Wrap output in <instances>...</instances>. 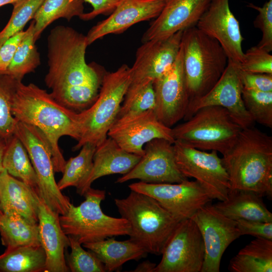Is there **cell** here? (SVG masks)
<instances>
[{"instance_id": "1", "label": "cell", "mask_w": 272, "mask_h": 272, "mask_svg": "<svg viewBox=\"0 0 272 272\" xmlns=\"http://www.w3.org/2000/svg\"><path fill=\"white\" fill-rule=\"evenodd\" d=\"M11 110L15 119L38 129L51 148L55 173H62L66 161L58 141L69 136L78 141L80 138L78 113L57 102L44 89L13 78Z\"/></svg>"}, {"instance_id": "2", "label": "cell", "mask_w": 272, "mask_h": 272, "mask_svg": "<svg viewBox=\"0 0 272 272\" xmlns=\"http://www.w3.org/2000/svg\"><path fill=\"white\" fill-rule=\"evenodd\" d=\"M88 46L86 36L69 26H56L48 35L45 82L60 104L81 90L102 84L104 75L86 62Z\"/></svg>"}, {"instance_id": "3", "label": "cell", "mask_w": 272, "mask_h": 272, "mask_svg": "<svg viewBox=\"0 0 272 272\" xmlns=\"http://www.w3.org/2000/svg\"><path fill=\"white\" fill-rule=\"evenodd\" d=\"M222 158L230 189L272 197V137L253 126L242 129Z\"/></svg>"}, {"instance_id": "4", "label": "cell", "mask_w": 272, "mask_h": 272, "mask_svg": "<svg viewBox=\"0 0 272 272\" xmlns=\"http://www.w3.org/2000/svg\"><path fill=\"white\" fill-rule=\"evenodd\" d=\"M114 202L129 224V239L147 253L161 254L179 221L155 198L135 191Z\"/></svg>"}, {"instance_id": "5", "label": "cell", "mask_w": 272, "mask_h": 272, "mask_svg": "<svg viewBox=\"0 0 272 272\" xmlns=\"http://www.w3.org/2000/svg\"><path fill=\"white\" fill-rule=\"evenodd\" d=\"M181 47L189 103L213 87L224 72L228 58L220 44L196 26L183 31Z\"/></svg>"}, {"instance_id": "6", "label": "cell", "mask_w": 272, "mask_h": 272, "mask_svg": "<svg viewBox=\"0 0 272 272\" xmlns=\"http://www.w3.org/2000/svg\"><path fill=\"white\" fill-rule=\"evenodd\" d=\"M131 82L130 67L126 64L104 75L95 102L78 113L80 138L73 151L78 150L86 143L97 147L108 137Z\"/></svg>"}, {"instance_id": "7", "label": "cell", "mask_w": 272, "mask_h": 272, "mask_svg": "<svg viewBox=\"0 0 272 272\" xmlns=\"http://www.w3.org/2000/svg\"><path fill=\"white\" fill-rule=\"evenodd\" d=\"M242 129L225 108L218 106L202 107L184 123L172 128L175 141L222 155L233 146Z\"/></svg>"}, {"instance_id": "8", "label": "cell", "mask_w": 272, "mask_h": 272, "mask_svg": "<svg viewBox=\"0 0 272 272\" xmlns=\"http://www.w3.org/2000/svg\"><path fill=\"white\" fill-rule=\"evenodd\" d=\"M84 196L85 200L80 205L75 206L71 203L67 212L59 216L65 235L82 245L129 235L130 226L126 220L112 217L103 212L101 202L105 199V190L90 187Z\"/></svg>"}, {"instance_id": "9", "label": "cell", "mask_w": 272, "mask_h": 272, "mask_svg": "<svg viewBox=\"0 0 272 272\" xmlns=\"http://www.w3.org/2000/svg\"><path fill=\"white\" fill-rule=\"evenodd\" d=\"M14 134L28 152L37 176L39 197L59 215L65 214L72 203L55 181L52 152L47 139L37 128L18 121Z\"/></svg>"}, {"instance_id": "10", "label": "cell", "mask_w": 272, "mask_h": 272, "mask_svg": "<svg viewBox=\"0 0 272 272\" xmlns=\"http://www.w3.org/2000/svg\"><path fill=\"white\" fill-rule=\"evenodd\" d=\"M173 147L176 165L184 176L194 178L213 199L223 201L227 198L229 178L217 151L208 153L178 141H175Z\"/></svg>"}, {"instance_id": "11", "label": "cell", "mask_w": 272, "mask_h": 272, "mask_svg": "<svg viewBox=\"0 0 272 272\" xmlns=\"http://www.w3.org/2000/svg\"><path fill=\"white\" fill-rule=\"evenodd\" d=\"M154 272H200L205 246L198 228L191 219L179 222L167 242Z\"/></svg>"}, {"instance_id": "12", "label": "cell", "mask_w": 272, "mask_h": 272, "mask_svg": "<svg viewBox=\"0 0 272 272\" xmlns=\"http://www.w3.org/2000/svg\"><path fill=\"white\" fill-rule=\"evenodd\" d=\"M128 187L153 197L179 221L191 218L213 199L196 180L175 183L140 181L129 184Z\"/></svg>"}, {"instance_id": "13", "label": "cell", "mask_w": 272, "mask_h": 272, "mask_svg": "<svg viewBox=\"0 0 272 272\" xmlns=\"http://www.w3.org/2000/svg\"><path fill=\"white\" fill-rule=\"evenodd\" d=\"M242 89L237 63L228 59L224 72L213 87L189 103L184 119H188L202 107L218 106L225 108L242 129L252 126L254 121L245 107Z\"/></svg>"}, {"instance_id": "14", "label": "cell", "mask_w": 272, "mask_h": 272, "mask_svg": "<svg viewBox=\"0 0 272 272\" xmlns=\"http://www.w3.org/2000/svg\"><path fill=\"white\" fill-rule=\"evenodd\" d=\"M191 219L198 228L205 246L200 272H219L225 251L241 236L236 221L225 217L210 203L199 209Z\"/></svg>"}, {"instance_id": "15", "label": "cell", "mask_w": 272, "mask_h": 272, "mask_svg": "<svg viewBox=\"0 0 272 272\" xmlns=\"http://www.w3.org/2000/svg\"><path fill=\"white\" fill-rule=\"evenodd\" d=\"M144 150L137 165L118 178L116 183L139 179L150 183H175L188 180L176 165L173 143L164 139H155L146 143Z\"/></svg>"}, {"instance_id": "16", "label": "cell", "mask_w": 272, "mask_h": 272, "mask_svg": "<svg viewBox=\"0 0 272 272\" xmlns=\"http://www.w3.org/2000/svg\"><path fill=\"white\" fill-rule=\"evenodd\" d=\"M154 112L158 119L171 127L184 118L189 102L180 48L172 65L154 83Z\"/></svg>"}, {"instance_id": "17", "label": "cell", "mask_w": 272, "mask_h": 272, "mask_svg": "<svg viewBox=\"0 0 272 272\" xmlns=\"http://www.w3.org/2000/svg\"><path fill=\"white\" fill-rule=\"evenodd\" d=\"M107 135L126 152L141 156L144 153V145L153 139L175 142L172 128L160 121L153 110L116 120Z\"/></svg>"}, {"instance_id": "18", "label": "cell", "mask_w": 272, "mask_h": 272, "mask_svg": "<svg viewBox=\"0 0 272 272\" xmlns=\"http://www.w3.org/2000/svg\"><path fill=\"white\" fill-rule=\"evenodd\" d=\"M229 3L230 0H212L195 26L220 44L228 59L239 63L244 53L242 48L243 37Z\"/></svg>"}, {"instance_id": "19", "label": "cell", "mask_w": 272, "mask_h": 272, "mask_svg": "<svg viewBox=\"0 0 272 272\" xmlns=\"http://www.w3.org/2000/svg\"><path fill=\"white\" fill-rule=\"evenodd\" d=\"M183 31L165 38L143 42L131 67L130 85L154 82L174 63L180 50Z\"/></svg>"}, {"instance_id": "20", "label": "cell", "mask_w": 272, "mask_h": 272, "mask_svg": "<svg viewBox=\"0 0 272 272\" xmlns=\"http://www.w3.org/2000/svg\"><path fill=\"white\" fill-rule=\"evenodd\" d=\"M212 0H165L164 6L144 33L142 42L168 37L195 26Z\"/></svg>"}, {"instance_id": "21", "label": "cell", "mask_w": 272, "mask_h": 272, "mask_svg": "<svg viewBox=\"0 0 272 272\" xmlns=\"http://www.w3.org/2000/svg\"><path fill=\"white\" fill-rule=\"evenodd\" d=\"M164 4L165 0H121L107 18L89 31L86 35L88 45L106 35L122 33L137 23L156 18Z\"/></svg>"}, {"instance_id": "22", "label": "cell", "mask_w": 272, "mask_h": 272, "mask_svg": "<svg viewBox=\"0 0 272 272\" xmlns=\"http://www.w3.org/2000/svg\"><path fill=\"white\" fill-rule=\"evenodd\" d=\"M59 216L39 198L38 225L40 245L46 255L44 271H70L64 255L70 241L61 228Z\"/></svg>"}, {"instance_id": "23", "label": "cell", "mask_w": 272, "mask_h": 272, "mask_svg": "<svg viewBox=\"0 0 272 272\" xmlns=\"http://www.w3.org/2000/svg\"><path fill=\"white\" fill-rule=\"evenodd\" d=\"M141 156L126 152L111 138L107 137L96 147L93 157V165L87 179L77 189V192L84 195L97 179L106 175L129 172L139 162Z\"/></svg>"}, {"instance_id": "24", "label": "cell", "mask_w": 272, "mask_h": 272, "mask_svg": "<svg viewBox=\"0 0 272 272\" xmlns=\"http://www.w3.org/2000/svg\"><path fill=\"white\" fill-rule=\"evenodd\" d=\"M39 198L30 186L5 169L0 174V209L3 213H16L38 224Z\"/></svg>"}, {"instance_id": "25", "label": "cell", "mask_w": 272, "mask_h": 272, "mask_svg": "<svg viewBox=\"0 0 272 272\" xmlns=\"http://www.w3.org/2000/svg\"><path fill=\"white\" fill-rule=\"evenodd\" d=\"M262 197L250 191L230 189L225 200L213 206L220 213L232 220L272 222V214L263 202Z\"/></svg>"}, {"instance_id": "26", "label": "cell", "mask_w": 272, "mask_h": 272, "mask_svg": "<svg viewBox=\"0 0 272 272\" xmlns=\"http://www.w3.org/2000/svg\"><path fill=\"white\" fill-rule=\"evenodd\" d=\"M83 247L94 253L104 265L106 271L117 270L125 262L146 256V250L130 239L118 241L113 237L85 243Z\"/></svg>"}, {"instance_id": "27", "label": "cell", "mask_w": 272, "mask_h": 272, "mask_svg": "<svg viewBox=\"0 0 272 272\" xmlns=\"http://www.w3.org/2000/svg\"><path fill=\"white\" fill-rule=\"evenodd\" d=\"M232 272H271L272 240L256 238L230 260Z\"/></svg>"}, {"instance_id": "28", "label": "cell", "mask_w": 272, "mask_h": 272, "mask_svg": "<svg viewBox=\"0 0 272 272\" xmlns=\"http://www.w3.org/2000/svg\"><path fill=\"white\" fill-rule=\"evenodd\" d=\"M0 235L2 244L7 248L40 245L38 224L16 213L0 215Z\"/></svg>"}, {"instance_id": "29", "label": "cell", "mask_w": 272, "mask_h": 272, "mask_svg": "<svg viewBox=\"0 0 272 272\" xmlns=\"http://www.w3.org/2000/svg\"><path fill=\"white\" fill-rule=\"evenodd\" d=\"M46 255L41 245L7 248L0 255V272L44 271Z\"/></svg>"}, {"instance_id": "30", "label": "cell", "mask_w": 272, "mask_h": 272, "mask_svg": "<svg viewBox=\"0 0 272 272\" xmlns=\"http://www.w3.org/2000/svg\"><path fill=\"white\" fill-rule=\"evenodd\" d=\"M3 166L10 175L30 186L38 195L37 176L29 155L21 141L14 134L7 140Z\"/></svg>"}, {"instance_id": "31", "label": "cell", "mask_w": 272, "mask_h": 272, "mask_svg": "<svg viewBox=\"0 0 272 272\" xmlns=\"http://www.w3.org/2000/svg\"><path fill=\"white\" fill-rule=\"evenodd\" d=\"M84 0H44L34 17V39L38 40L48 25L60 18L68 21L84 13Z\"/></svg>"}, {"instance_id": "32", "label": "cell", "mask_w": 272, "mask_h": 272, "mask_svg": "<svg viewBox=\"0 0 272 272\" xmlns=\"http://www.w3.org/2000/svg\"><path fill=\"white\" fill-rule=\"evenodd\" d=\"M34 22H31L7 70L2 74L22 81L25 75L34 72L40 64L35 45Z\"/></svg>"}, {"instance_id": "33", "label": "cell", "mask_w": 272, "mask_h": 272, "mask_svg": "<svg viewBox=\"0 0 272 272\" xmlns=\"http://www.w3.org/2000/svg\"><path fill=\"white\" fill-rule=\"evenodd\" d=\"M81 149L77 156L66 161L62 177L57 183L61 191L71 186L80 188L92 170L96 146L86 143Z\"/></svg>"}, {"instance_id": "34", "label": "cell", "mask_w": 272, "mask_h": 272, "mask_svg": "<svg viewBox=\"0 0 272 272\" xmlns=\"http://www.w3.org/2000/svg\"><path fill=\"white\" fill-rule=\"evenodd\" d=\"M153 83L152 81H147L138 84L130 85L115 120L149 110L154 111L156 98Z\"/></svg>"}, {"instance_id": "35", "label": "cell", "mask_w": 272, "mask_h": 272, "mask_svg": "<svg viewBox=\"0 0 272 272\" xmlns=\"http://www.w3.org/2000/svg\"><path fill=\"white\" fill-rule=\"evenodd\" d=\"M245 107L254 122L272 128V92H264L243 88Z\"/></svg>"}, {"instance_id": "36", "label": "cell", "mask_w": 272, "mask_h": 272, "mask_svg": "<svg viewBox=\"0 0 272 272\" xmlns=\"http://www.w3.org/2000/svg\"><path fill=\"white\" fill-rule=\"evenodd\" d=\"M44 0H21L13 4L12 15L0 31V47L10 37L23 30Z\"/></svg>"}, {"instance_id": "37", "label": "cell", "mask_w": 272, "mask_h": 272, "mask_svg": "<svg viewBox=\"0 0 272 272\" xmlns=\"http://www.w3.org/2000/svg\"><path fill=\"white\" fill-rule=\"evenodd\" d=\"M71 252L67 264L72 272H105L104 265L92 252L84 250L82 244L68 236Z\"/></svg>"}, {"instance_id": "38", "label": "cell", "mask_w": 272, "mask_h": 272, "mask_svg": "<svg viewBox=\"0 0 272 272\" xmlns=\"http://www.w3.org/2000/svg\"><path fill=\"white\" fill-rule=\"evenodd\" d=\"M13 78L0 75V135L6 140L14 134L17 120L11 110Z\"/></svg>"}, {"instance_id": "39", "label": "cell", "mask_w": 272, "mask_h": 272, "mask_svg": "<svg viewBox=\"0 0 272 272\" xmlns=\"http://www.w3.org/2000/svg\"><path fill=\"white\" fill-rule=\"evenodd\" d=\"M237 65L244 72L272 74V55L257 45L252 46L244 53L242 61Z\"/></svg>"}, {"instance_id": "40", "label": "cell", "mask_w": 272, "mask_h": 272, "mask_svg": "<svg viewBox=\"0 0 272 272\" xmlns=\"http://www.w3.org/2000/svg\"><path fill=\"white\" fill-rule=\"evenodd\" d=\"M247 7L258 12L253 25L261 31L262 37L257 46L270 52L272 50V0H267L262 7L252 3H248Z\"/></svg>"}, {"instance_id": "41", "label": "cell", "mask_w": 272, "mask_h": 272, "mask_svg": "<svg viewBox=\"0 0 272 272\" xmlns=\"http://www.w3.org/2000/svg\"><path fill=\"white\" fill-rule=\"evenodd\" d=\"M243 88L257 91L272 92V74L252 73L240 70Z\"/></svg>"}, {"instance_id": "42", "label": "cell", "mask_w": 272, "mask_h": 272, "mask_svg": "<svg viewBox=\"0 0 272 272\" xmlns=\"http://www.w3.org/2000/svg\"><path fill=\"white\" fill-rule=\"evenodd\" d=\"M236 221L241 236L249 235L272 240V222L245 220Z\"/></svg>"}, {"instance_id": "43", "label": "cell", "mask_w": 272, "mask_h": 272, "mask_svg": "<svg viewBox=\"0 0 272 272\" xmlns=\"http://www.w3.org/2000/svg\"><path fill=\"white\" fill-rule=\"evenodd\" d=\"M25 33V31L22 30L15 34L0 47V74L5 72L10 64Z\"/></svg>"}, {"instance_id": "44", "label": "cell", "mask_w": 272, "mask_h": 272, "mask_svg": "<svg viewBox=\"0 0 272 272\" xmlns=\"http://www.w3.org/2000/svg\"><path fill=\"white\" fill-rule=\"evenodd\" d=\"M92 7V10L84 13L80 18L84 21L92 20L100 15H110L121 0H84Z\"/></svg>"}, {"instance_id": "45", "label": "cell", "mask_w": 272, "mask_h": 272, "mask_svg": "<svg viewBox=\"0 0 272 272\" xmlns=\"http://www.w3.org/2000/svg\"><path fill=\"white\" fill-rule=\"evenodd\" d=\"M156 264L149 261H145L138 265L133 271L137 272H154Z\"/></svg>"}, {"instance_id": "46", "label": "cell", "mask_w": 272, "mask_h": 272, "mask_svg": "<svg viewBox=\"0 0 272 272\" xmlns=\"http://www.w3.org/2000/svg\"><path fill=\"white\" fill-rule=\"evenodd\" d=\"M7 146V140L0 135V174L4 170L3 166V159Z\"/></svg>"}, {"instance_id": "47", "label": "cell", "mask_w": 272, "mask_h": 272, "mask_svg": "<svg viewBox=\"0 0 272 272\" xmlns=\"http://www.w3.org/2000/svg\"><path fill=\"white\" fill-rule=\"evenodd\" d=\"M20 1L21 0H0V7L10 4L13 5Z\"/></svg>"}, {"instance_id": "48", "label": "cell", "mask_w": 272, "mask_h": 272, "mask_svg": "<svg viewBox=\"0 0 272 272\" xmlns=\"http://www.w3.org/2000/svg\"><path fill=\"white\" fill-rule=\"evenodd\" d=\"M3 213V212H2L1 209H0V215H2Z\"/></svg>"}]
</instances>
